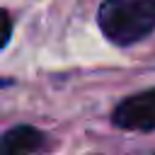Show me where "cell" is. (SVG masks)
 Returning a JSON list of instances; mask_svg holds the SVG:
<instances>
[{"instance_id":"6da1fadb","label":"cell","mask_w":155,"mask_h":155,"mask_svg":"<svg viewBox=\"0 0 155 155\" xmlns=\"http://www.w3.org/2000/svg\"><path fill=\"white\" fill-rule=\"evenodd\" d=\"M99 27L116 46H131L155 29V0H104Z\"/></svg>"},{"instance_id":"7a4b0ae2","label":"cell","mask_w":155,"mask_h":155,"mask_svg":"<svg viewBox=\"0 0 155 155\" xmlns=\"http://www.w3.org/2000/svg\"><path fill=\"white\" fill-rule=\"evenodd\" d=\"M111 121L119 128H128V131H150V128H155V87L124 99L114 109Z\"/></svg>"},{"instance_id":"3957f363","label":"cell","mask_w":155,"mask_h":155,"mask_svg":"<svg viewBox=\"0 0 155 155\" xmlns=\"http://www.w3.org/2000/svg\"><path fill=\"white\" fill-rule=\"evenodd\" d=\"M44 145V133L29 124H19L0 133V155H31Z\"/></svg>"},{"instance_id":"277c9868","label":"cell","mask_w":155,"mask_h":155,"mask_svg":"<svg viewBox=\"0 0 155 155\" xmlns=\"http://www.w3.org/2000/svg\"><path fill=\"white\" fill-rule=\"evenodd\" d=\"M10 34H12V24H10V17L5 10H0V48L10 41Z\"/></svg>"},{"instance_id":"5b68a950","label":"cell","mask_w":155,"mask_h":155,"mask_svg":"<svg viewBox=\"0 0 155 155\" xmlns=\"http://www.w3.org/2000/svg\"><path fill=\"white\" fill-rule=\"evenodd\" d=\"M0 82H2V80H0Z\"/></svg>"}]
</instances>
